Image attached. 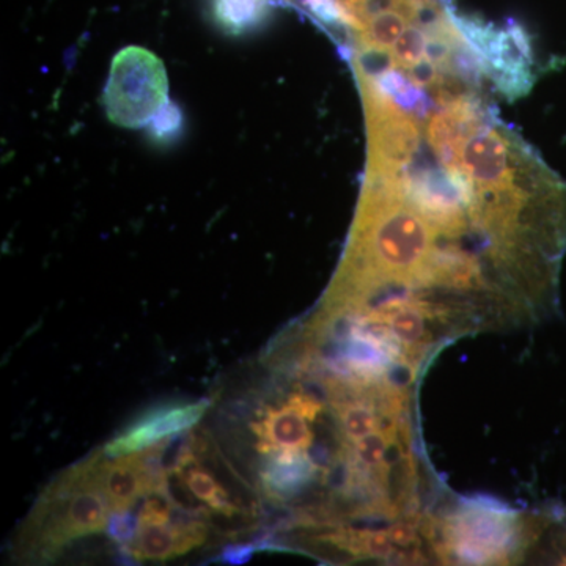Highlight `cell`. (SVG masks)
I'll return each instance as SVG.
<instances>
[{
	"mask_svg": "<svg viewBox=\"0 0 566 566\" xmlns=\"http://www.w3.org/2000/svg\"><path fill=\"white\" fill-rule=\"evenodd\" d=\"M182 112L180 106L172 102L164 104L158 114L151 118L147 128L151 139L159 144H170L180 136L182 132Z\"/></svg>",
	"mask_w": 566,
	"mask_h": 566,
	"instance_id": "17",
	"label": "cell"
},
{
	"mask_svg": "<svg viewBox=\"0 0 566 566\" xmlns=\"http://www.w3.org/2000/svg\"><path fill=\"white\" fill-rule=\"evenodd\" d=\"M311 419L297 411L289 401L279 408H268L256 422L253 434L259 438L256 450L264 455L273 452H311L315 442Z\"/></svg>",
	"mask_w": 566,
	"mask_h": 566,
	"instance_id": "10",
	"label": "cell"
},
{
	"mask_svg": "<svg viewBox=\"0 0 566 566\" xmlns=\"http://www.w3.org/2000/svg\"><path fill=\"white\" fill-rule=\"evenodd\" d=\"M367 73L371 74L374 80L378 82L379 87L412 117L424 118V115L430 111L431 103L427 93L415 81L406 77L401 71L395 70V66H386V69L379 70L378 73H370V71H367Z\"/></svg>",
	"mask_w": 566,
	"mask_h": 566,
	"instance_id": "14",
	"label": "cell"
},
{
	"mask_svg": "<svg viewBox=\"0 0 566 566\" xmlns=\"http://www.w3.org/2000/svg\"><path fill=\"white\" fill-rule=\"evenodd\" d=\"M441 103V109L428 123V144L444 169L461 172L464 144L490 122V115L483 103L471 95H452Z\"/></svg>",
	"mask_w": 566,
	"mask_h": 566,
	"instance_id": "8",
	"label": "cell"
},
{
	"mask_svg": "<svg viewBox=\"0 0 566 566\" xmlns=\"http://www.w3.org/2000/svg\"><path fill=\"white\" fill-rule=\"evenodd\" d=\"M524 531L516 513L486 499L460 502L442 527L438 549L452 564H509L521 549Z\"/></svg>",
	"mask_w": 566,
	"mask_h": 566,
	"instance_id": "2",
	"label": "cell"
},
{
	"mask_svg": "<svg viewBox=\"0 0 566 566\" xmlns=\"http://www.w3.org/2000/svg\"><path fill=\"white\" fill-rule=\"evenodd\" d=\"M253 551H255V547L252 545L232 546L229 547V549H226L222 558L223 560L229 562V564H245V562L252 557Z\"/></svg>",
	"mask_w": 566,
	"mask_h": 566,
	"instance_id": "19",
	"label": "cell"
},
{
	"mask_svg": "<svg viewBox=\"0 0 566 566\" xmlns=\"http://www.w3.org/2000/svg\"><path fill=\"white\" fill-rule=\"evenodd\" d=\"M210 401H172L159 405L134 419L132 423L107 442L103 452L107 458L129 455L167 441L175 434L191 430L202 420Z\"/></svg>",
	"mask_w": 566,
	"mask_h": 566,
	"instance_id": "7",
	"label": "cell"
},
{
	"mask_svg": "<svg viewBox=\"0 0 566 566\" xmlns=\"http://www.w3.org/2000/svg\"><path fill=\"white\" fill-rule=\"evenodd\" d=\"M453 21L499 91L509 98H517L531 88L534 55L531 40L521 25L510 22L505 29H497L471 18H453Z\"/></svg>",
	"mask_w": 566,
	"mask_h": 566,
	"instance_id": "5",
	"label": "cell"
},
{
	"mask_svg": "<svg viewBox=\"0 0 566 566\" xmlns=\"http://www.w3.org/2000/svg\"><path fill=\"white\" fill-rule=\"evenodd\" d=\"M208 538L207 524L199 520L150 524L137 527L125 549L134 560H170L202 546Z\"/></svg>",
	"mask_w": 566,
	"mask_h": 566,
	"instance_id": "9",
	"label": "cell"
},
{
	"mask_svg": "<svg viewBox=\"0 0 566 566\" xmlns=\"http://www.w3.org/2000/svg\"><path fill=\"white\" fill-rule=\"evenodd\" d=\"M415 22V18L405 11L389 10L375 14L357 31L360 50L385 54Z\"/></svg>",
	"mask_w": 566,
	"mask_h": 566,
	"instance_id": "13",
	"label": "cell"
},
{
	"mask_svg": "<svg viewBox=\"0 0 566 566\" xmlns=\"http://www.w3.org/2000/svg\"><path fill=\"white\" fill-rule=\"evenodd\" d=\"M427 31L423 24L409 25L403 35L400 36L392 48H390V63L401 66L405 70H411L417 63L424 59L427 52Z\"/></svg>",
	"mask_w": 566,
	"mask_h": 566,
	"instance_id": "16",
	"label": "cell"
},
{
	"mask_svg": "<svg viewBox=\"0 0 566 566\" xmlns=\"http://www.w3.org/2000/svg\"><path fill=\"white\" fill-rule=\"evenodd\" d=\"M193 463L196 461L180 465V468L174 469L172 472L180 475L182 483L191 491L193 497L203 502L208 509L214 510L223 516L232 517L237 509H234L232 499H230L226 488L210 472L205 471L200 465H193Z\"/></svg>",
	"mask_w": 566,
	"mask_h": 566,
	"instance_id": "15",
	"label": "cell"
},
{
	"mask_svg": "<svg viewBox=\"0 0 566 566\" xmlns=\"http://www.w3.org/2000/svg\"><path fill=\"white\" fill-rule=\"evenodd\" d=\"M103 455L98 450L44 490L22 527L21 547L41 557L55 556L74 539L106 531L112 510L98 483Z\"/></svg>",
	"mask_w": 566,
	"mask_h": 566,
	"instance_id": "1",
	"label": "cell"
},
{
	"mask_svg": "<svg viewBox=\"0 0 566 566\" xmlns=\"http://www.w3.org/2000/svg\"><path fill=\"white\" fill-rule=\"evenodd\" d=\"M167 102L169 77L158 55L140 46L125 48L115 55L103 96L114 125L144 128Z\"/></svg>",
	"mask_w": 566,
	"mask_h": 566,
	"instance_id": "3",
	"label": "cell"
},
{
	"mask_svg": "<svg viewBox=\"0 0 566 566\" xmlns=\"http://www.w3.org/2000/svg\"><path fill=\"white\" fill-rule=\"evenodd\" d=\"M106 531L115 543L122 547L128 546L137 532V516L133 515L132 510L114 512V515L109 517Z\"/></svg>",
	"mask_w": 566,
	"mask_h": 566,
	"instance_id": "18",
	"label": "cell"
},
{
	"mask_svg": "<svg viewBox=\"0 0 566 566\" xmlns=\"http://www.w3.org/2000/svg\"><path fill=\"white\" fill-rule=\"evenodd\" d=\"M359 70L368 128L367 175L381 180L401 182L411 169L420 150V134L415 118L374 80L367 71Z\"/></svg>",
	"mask_w": 566,
	"mask_h": 566,
	"instance_id": "4",
	"label": "cell"
},
{
	"mask_svg": "<svg viewBox=\"0 0 566 566\" xmlns=\"http://www.w3.org/2000/svg\"><path fill=\"white\" fill-rule=\"evenodd\" d=\"M408 202L434 227L441 237L463 238L469 230V207L460 186L444 167H411L405 174Z\"/></svg>",
	"mask_w": 566,
	"mask_h": 566,
	"instance_id": "6",
	"label": "cell"
},
{
	"mask_svg": "<svg viewBox=\"0 0 566 566\" xmlns=\"http://www.w3.org/2000/svg\"><path fill=\"white\" fill-rule=\"evenodd\" d=\"M319 475L323 483V472L311 455L303 452L270 453V460H266L260 472L264 494L277 504L300 497L314 485Z\"/></svg>",
	"mask_w": 566,
	"mask_h": 566,
	"instance_id": "11",
	"label": "cell"
},
{
	"mask_svg": "<svg viewBox=\"0 0 566 566\" xmlns=\"http://www.w3.org/2000/svg\"><path fill=\"white\" fill-rule=\"evenodd\" d=\"M281 0H212V17L222 31L232 35L259 29Z\"/></svg>",
	"mask_w": 566,
	"mask_h": 566,
	"instance_id": "12",
	"label": "cell"
}]
</instances>
